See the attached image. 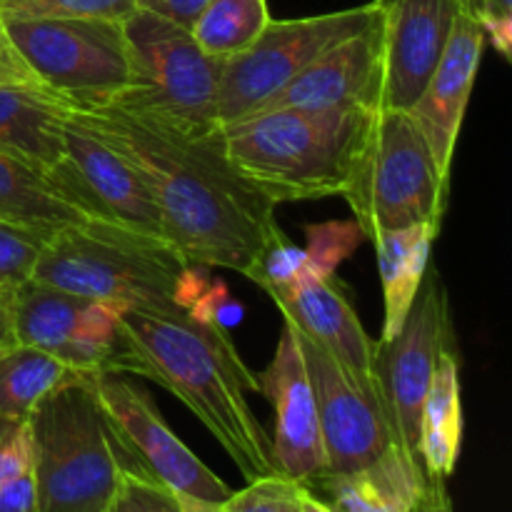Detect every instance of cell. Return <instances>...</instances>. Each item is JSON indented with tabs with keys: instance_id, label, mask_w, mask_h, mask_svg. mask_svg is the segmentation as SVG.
<instances>
[{
	"instance_id": "obj_19",
	"label": "cell",
	"mask_w": 512,
	"mask_h": 512,
	"mask_svg": "<svg viewBox=\"0 0 512 512\" xmlns=\"http://www.w3.org/2000/svg\"><path fill=\"white\" fill-rule=\"evenodd\" d=\"M65 158L73 163L105 220L148 238L165 240L163 218L143 173L125 155L90 133L68 113L63 120Z\"/></svg>"
},
{
	"instance_id": "obj_3",
	"label": "cell",
	"mask_w": 512,
	"mask_h": 512,
	"mask_svg": "<svg viewBox=\"0 0 512 512\" xmlns=\"http://www.w3.org/2000/svg\"><path fill=\"white\" fill-rule=\"evenodd\" d=\"M373 113L275 108L220 128L235 173L280 205L343 195Z\"/></svg>"
},
{
	"instance_id": "obj_24",
	"label": "cell",
	"mask_w": 512,
	"mask_h": 512,
	"mask_svg": "<svg viewBox=\"0 0 512 512\" xmlns=\"http://www.w3.org/2000/svg\"><path fill=\"white\" fill-rule=\"evenodd\" d=\"M435 238L438 230L430 225H408L370 240L378 253L380 280H383V338H393L403 328L410 305L430 268V248Z\"/></svg>"
},
{
	"instance_id": "obj_30",
	"label": "cell",
	"mask_w": 512,
	"mask_h": 512,
	"mask_svg": "<svg viewBox=\"0 0 512 512\" xmlns=\"http://www.w3.org/2000/svg\"><path fill=\"white\" fill-rule=\"evenodd\" d=\"M308 275H313V270H310L305 250L290 243L285 235H280L260 253V258L255 260L245 278L260 285L268 295H275L290 290Z\"/></svg>"
},
{
	"instance_id": "obj_39",
	"label": "cell",
	"mask_w": 512,
	"mask_h": 512,
	"mask_svg": "<svg viewBox=\"0 0 512 512\" xmlns=\"http://www.w3.org/2000/svg\"><path fill=\"white\" fill-rule=\"evenodd\" d=\"M13 295H0V355L8 353L10 348L18 345V338H15L13 328Z\"/></svg>"
},
{
	"instance_id": "obj_34",
	"label": "cell",
	"mask_w": 512,
	"mask_h": 512,
	"mask_svg": "<svg viewBox=\"0 0 512 512\" xmlns=\"http://www.w3.org/2000/svg\"><path fill=\"white\" fill-rule=\"evenodd\" d=\"M0 512H38L33 468L23 470L5 485H0Z\"/></svg>"
},
{
	"instance_id": "obj_32",
	"label": "cell",
	"mask_w": 512,
	"mask_h": 512,
	"mask_svg": "<svg viewBox=\"0 0 512 512\" xmlns=\"http://www.w3.org/2000/svg\"><path fill=\"white\" fill-rule=\"evenodd\" d=\"M215 512H300L298 483L283 475L250 480L243 490H233Z\"/></svg>"
},
{
	"instance_id": "obj_9",
	"label": "cell",
	"mask_w": 512,
	"mask_h": 512,
	"mask_svg": "<svg viewBox=\"0 0 512 512\" xmlns=\"http://www.w3.org/2000/svg\"><path fill=\"white\" fill-rule=\"evenodd\" d=\"M18 345H30L93 375H143L148 363L123 325L128 305L95 300L30 278L13 295Z\"/></svg>"
},
{
	"instance_id": "obj_25",
	"label": "cell",
	"mask_w": 512,
	"mask_h": 512,
	"mask_svg": "<svg viewBox=\"0 0 512 512\" xmlns=\"http://www.w3.org/2000/svg\"><path fill=\"white\" fill-rule=\"evenodd\" d=\"M93 378L45 350L15 345L0 355V418L28 420L48 395Z\"/></svg>"
},
{
	"instance_id": "obj_22",
	"label": "cell",
	"mask_w": 512,
	"mask_h": 512,
	"mask_svg": "<svg viewBox=\"0 0 512 512\" xmlns=\"http://www.w3.org/2000/svg\"><path fill=\"white\" fill-rule=\"evenodd\" d=\"M65 100L43 85H0V150L40 168L65 163Z\"/></svg>"
},
{
	"instance_id": "obj_13",
	"label": "cell",
	"mask_w": 512,
	"mask_h": 512,
	"mask_svg": "<svg viewBox=\"0 0 512 512\" xmlns=\"http://www.w3.org/2000/svg\"><path fill=\"white\" fill-rule=\"evenodd\" d=\"M93 393L118 443L140 473L190 498L223 503L233 490L220 480L158 413L148 393L118 375H95Z\"/></svg>"
},
{
	"instance_id": "obj_41",
	"label": "cell",
	"mask_w": 512,
	"mask_h": 512,
	"mask_svg": "<svg viewBox=\"0 0 512 512\" xmlns=\"http://www.w3.org/2000/svg\"><path fill=\"white\" fill-rule=\"evenodd\" d=\"M458 3H460V0H458Z\"/></svg>"
},
{
	"instance_id": "obj_17",
	"label": "cell",
	"mask_w": 512,
	"mask_h": 512,
	"mask_svg": "<svg viewBox=\"0 0 512 512\" xmlns=\"http://www.w3.org/2000/svg\"><path fill=\"white\" fill-rule=\"evenodd\" d=\"M85 220L105 215L68 158L58 170H48L0 150V223L48 240Z\"/></svg>"
},
{
	"instance_id": "obj_38",
	"label": "cell",
	"mask_w": 512,
	"mask_h": 512,
	"mask_svg": "<svg viewBox=\"0 0 512 512\" xmlns=\"http://www.w3.org/2000/svg\"><path fill=\"white\" fill-rule=\"evenodd\" d=\"M460 8L468 10L475 20L512 18V0H460Z\"/></svg>"
},
{
	"instance_id": "obj_18",
	"label": "cell",
	"mask_w": 512,
	"mask_h": 512,
	"mask_svg": "<svg viewBox=\"0 0 512 512\" xmlns=\"http://www.w3.org/2000/svg\"><path fill=\"white\" fill-rule=\"evenodd\" d=\"M485 43L488 40L478 20L468 10L460 8L438 68L430 75L418 103L408 110L418 128L423 130L445 183H450V173H453L460 125H463L465 108H468L470 93L478 78Z\"/></svg>"
},
{
	"instance_id": "obj_14",
	"label": "cell",
	"mask_w": 512,
	"mask_h": 512,
	"mask_svg": "<svg viewBox=\"0 0 512 512\" xmlns=\"http://www.w3.org/2000/svg\"><path fill=\"white\" fill-rule=\"evenodd\" d=\"M383 98V5L380 18L340 40L253 113L275 108L380 110ZM250 113V115H253Z\"/></svg>"
},
{
	"instance_id": "obj_2",
	"label": "cell",
	"mask_w": 512,
	"mask_h": 512,
	"mask_svg": "<svg viewBox=\"0 0 512 512\" xmlns=\"http://www.w3.org/2000/svg\"><path fill=\"white\" fill-rule=\"evenodd\" d=\"M123 325L148 363L150 380L183 400L208 428L245 480L280 475L273 438L248 405V390H260L228 330L185 315L153 318L125 310Z\"/></svg>"
},
{
	"instance_id": "obj_27",
	"label": "cell",
	"mask_w": 512,
	"mask_h": 512,
	"mask_svg": "<svg viewBox=\"0 0 512 512\" xmlns=\"http://www.w3.org/2000/svg\"><path fill=\"white\" fill-rule=\"evenodd\" d=\"M218 503L190 498L138 470L120 473L118 490L108 512H215Z\"/></svg>"
},
{
	"instance_id": "obj_33",
	"label": "cell",
	"mask_w": 512,
	"mask_h": 512,
	"mask_svg": "<svg viewBox=\"0 0 512 512\" xmlns=\"http://www.w3.org/2000/svg\"><path fill=\"white\" fill-rule=\"evenodd\" d=\"M28 468H33L28 420L0 418V485Z\"/></svg>"
},
{
	"instance_id": "obj_1",
	"label": "cell",
	"mask_w": 512,
	"mask_h": 512,
	"mask_svg": "<svg viewBox=\"0 0 512 512\" xmlns=\"http://www.w3.org/2000/svg\"><path fill=\"white\" fill-rule=\"evenodd\" d=\"M68 113L143 173L160 208L165 243L188 265L248 275L283 235L275 205L230 165L220 125L185 128L115 103L68 105Z\"/></svg>"
},
{
	"instance_id": "obj_8",
	"label": "cell",
	"mask_w": 512,
	"mask_h": 512,
	"mask_svg": "<svg viewBox=\"0 0 512 512\" xmlns=\"http://www.w3.org/2000/svg\"><path fill=\"white\" fill-rule=\"evenodd\" d=\"M123 33L135 83L113 103L185 128H215L223 60L205 53L188 28L148 10L135 8L123 20Z\"/></svg>"
},
{
	"instance_id": "obj_29",
	"label": "cell",
	"mask_w": 512,
	"mask_h": 512,
	"mask_svg": "<svg viewBox=\"0 0 512 512\" xmlns=\"http://www.w3.org/2000/svg\"><path fill=\"white\" fill-rule=\"evenodd\" d=\"M305 255L313 275H333L343 260H348L365 240L355 220H328V223L305 225Z\"/></svg>"
},
{
	"instance_id": "obj_21",
	"label": "cell",
	"mask_w": 512,
	"mask_h": 512,
	"mask_svg": "<svg viewBox=\"0 0 512 512\" xmlns=\"http://www.w3.org/2000/svg\"><path fill=\"white\" fill-rule=\"evenodd\" d=\"M305 488L335 512H410L428 488L420 458L400 445L348 473H320Z\"/></svg>"
},
{
	"instance_id": "obj_4",
	"label": "cell",
	"mask_w": 512,
	"mask_h": 512,
	"mask_svg": "<svg viewBox=\"0 0 512 512\" xmlns=\"http://www.w3.org/2000/svg\"><path fill=\"white\" fill-rule=\"evenodd\" d=\"M188 263L165 240L105 220H85L45 240L33 280L95 300H115L153 318L178 320Z\"/></svg>"
},
{
	"instance_id": "obj_20",
	"label": "cell",
	"mask_w": 512,
	"mask_h": 512,
	"mask_svg": "<svg viewBox=\"0 0 512 512\" xmlns=\"http://www.w3.org/2000/svg\"><path fill=\"white\" fill-rule=\"evenodd\" d=\"M285 323L353 373L373 375V340L353 305V293L338 275H308L290 290L270 295Z\"/></svg>"
},
{
	"instance_id": "obj_31",
	"label": "cell",
	"mask_w": 512,
	"mask_h": 512,
	"mask_svg": "<svg viewBox=\"0 0 512 512\" xmlns=\"http://www.w3.org/2000/svg\"><path fill=\"white\" fill-rule=\"evenodd\" d=\"M45 238L15 225L0 223V295H15L33 278Z\"/></svg>"
},
{
	"instance_id": "obj_37",
	"label": "cell",
	"mask_w": 512,
	"mask_h": 512,
	"mask_svg": "<svg viewBox=\"0 0 512 512\" xmlns=\"http://www.w3.org/2000/svg\"><path fill=\"white\" fill-rule=\"evenodd\" d=\"M410 512H455L445 480L428 478V488H425V493L420 495V500Z\"/></svg>"
},
{
	"instance_id": "obj_10",
	"label": "cell",
	"mask_w": 512,
	"mask_h": 512,
	"mask_svg": "<svg viewBox=\"0 0 512 512\" xmlns=\"http://www.w3.org/2000/svg\"><path fill=\"white\" fill-rule=\"evenodd\" d=\"M380 18V0L358 8L273 20L250 48L223 60L218 125L245 118L303 73L318 55Z\"/></svg>"
},
{
	"instance_id": "obj_35",
	"label": "cell",
	"mask_w": 512,
	"mask_h": 512,
	"mask_svg": "<svg viewBox=\"0 0 512 512\" xmlns=\"http://www.w3.org/2000/svg\"><path fill=\"white\" fill-rule=\"evenodd\" d=\"M0 85H40L0 20Z\"/></svg>"
},
{
	"instance_id": "obj_23",
	"label": "cell",
	"mask_w": 512,
	"mask_h": 512,
	"mask_svg": "<svg viewBox=\"0 0 512 512\" xmlns=\"http://www.w3.org/2000/svg\"><path fill=\"white\" fill-rule=\"evenodd\" d=\"M463 448V388L458 350H448L435 368L420 413V463L430 480L455 473Z\"/></svg>"
},
{
	"instance_id": "obj_11",
	"label": "cell",
	"mask_w": 512,
	"mask_h": 512,
	"mask_svg": "<svg viewBox=\"0 0 512 512\" xmlns=\"http://www.w3.org/2000/svg\"><path fill=\"white\" fill-rule=\"evenodd\" d=\"M455 350L448 290L438 270L425 273L403 328L373 345V378L378 383L395 445L420 458V413L435 368Z\"/></svg>"
},
{
	"instance_id": "obj_26",
	"label": "cell",
	"mask_w": 512,
	"mask_h": 512,
	"mask_svg": "<svg viewBox=\"0 0 512 512\" xmlns=\"http://www.w3.org/2000/svg\"><path fill=\"white\" fill-rule=\"evenodd\" d=\"M270 18L265 0H210L190 33L205 53L228 60L250 48Z\"/></svg>"
},
{
	"instance_id": "obj_28",
	"label": "cell",
	"mask_w": 512,
	"mask_h": 512,
	"mask_svg": "<svg viewBox=\"0 0 512 512\" xmlns=\"http://www.w3.org/2000/svg\"><path fill=\"white\" fill-rule=\"evenodd\" d=\"M138 0H0V18L125 20Z\"/></svg>"
},
{
	"instance_id": "obj_36",
	"label": "cell",
	"mask_w": 512,
	"mask_h": 512,
	"mask_svg": "<svg viewBox=\"0 0 512 512\" xmlns=\"http://www.w3.org/2000/svg\"><path fill=\"white\" fill-rule=\"evenodd\" d=\"M208 3L210 0H138V8L190 30Z\"/></svg>"
},
{
	"instance_id": "obj_15",
	"label": "cell",
	"mask_w": 512,
	"mask_h": 512,
	"mask_svg": "<svg viewBox=\"0 0 512 512\" xmlns=\"http://www.w3.org/2000/svg\"><path fill=\"white\" fill-rule=\"evenodd\" d=\"M260 393L275 408L273 458L283 478L305 483L328 470L323 433H320L318 403L305 370L298 335L283 325L278 348L268 368L260 373Z\"/></svg>"
},
{
	"instance_id": "obj_12",
	"label": "cell",
	"mask_w": 512,
	"mask_h": 512,
	"mask_svg": "<svg viewBox=\"0 0 512 512\" xmlns=\"http://www.w3.org/2000/svg\"><path fill=\"white\" fill-rule=\"evenodd\" d=\"M295 335L318 403L320 433L328 460L325 473H348L373 463L395 443L375 378L353 373L298 330Z\"/></svg>"
},
{
	"instance_id": "obj_7",
	"label": "cell",
	"mask_w": 512,
	"mask_h": 512,
	"mask_svg": "<svg viewBox=\"0 0 512 512\" xmlns=\"http://www.w3.org/2000/svg\"><path fill=\"white\" fill-rule=\"evenodd\" d=\"M35 80L73 108L105 105L133 88L123 20L0 18Z\"/></svg>"
},
{
	"instance_id": "obj_40",
	"label": "cell",
	"mask_w": 512,
	"mask_h": 512,
	"mask_svg": "<svg viewBox=\"0 0 512 512\" xmlns=\"http://www.w3.org/2000/svg\"><path fill=\"white\" fill-rule=\"evenodd\" d=\"M298 503H300V512H335L333 508H328L323 500L315 498V495L300 483H298Z\"/></svg>"
},
{
	"instance_id": "obj_16",
	"label": "cell",
	"mask_w": 512,
	"mask_h": 512,
	"mask_svg": "<svg viewBox=\"0 0 512 512\" xmlns=\"http://www.w3.org/2000/svg\"><path fill=\"white\" fill-rule=\"evenodd\" d=\"M383 5V98L380 110L408 113L438 68L458 0H380Z\"/></svg>"
},
{
	"instance_id": "obj_6",
	"label": "cell",
	"mask_w": 512,
	"mask_h": 512,
	"mask_svg": "<svg viewBox=\"0 0 512 512\" xmlns=\"http://www.w3.org/2000/svg\"><path fill=\"white\" fill-rule=\"evenodd\" d=\"M343 198L365 240L408 225H430L440 233L450 183L440 175L413 115L375 110Z\"/></svg>"
},
{
	"instance_id": "obj_5",
	"label": "cell",
	"mask_w": 512,
	"mask_h": 512,
	"mask_svg": "<svg viewBox=\"0 0 512 512\" xmlns=\"http://www.w3.org/2000/svg\"><path fill=\"white\" fill-rule=\"evenodd\" d=\"M28 425L38 512H108L120 473L138 470L110 430L93 380L48 395Z\"/></svg>"
}]
</instances>
